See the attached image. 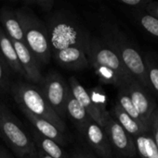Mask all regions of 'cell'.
<instances>
[{"label":"cell","mask_w":158,"mask_h":158,"mask_svg":"<svg viewBox=\"0 0 158 158\" xmlns=\"http://www.w3.org/2000/svg\"><path fill=\"white\" fill-rule=\"evenodd\" d=\"M92 153L99 158H114V152L104 130L90 119L82 134Z\"/></svg>","instance_id":"30bf717a"},{"label":"cell","mask_w":158,"mask_h":158,"mask_svg":"<svg viewBox=\"0 0 158 158\" xmlns=\"http://www.w3.org/2000/svg\"><path fill=\"white\" fill-rule=\"evenodd\" d=\"M39 88L48 106L64 121L67 118L66 102L69 84L58 72L51 71L44 77Z\"/></svg>","instance_id":"52a82bcc"},{"label":"cell","mask_w":158,"mask_h":158,"mask_svg":"<svg viewBox=\"0 0 158 158\" xmlns=\"http://www.w3.org/2000/svg\"><path fill=\"white\" fill-rule=\"evenodd\" d=\"M0 135L19 158H38L36 146L10 110L0 103Z\"/></svg>","instance_id":"8992f818"},{"label":"cell","mask_w":158,"mask_h":158,"mask_svg":"<svg viewBox=\"0 0 158 158\" xmlns=\"http://www.w3.org/2000/svg\"><path fill=\"white\" fill-rule=\"evenodd\" d=\"M135 21L149 34L158 38V19L147 13L144 9H133Z\"/></svg>","instance_id":"7402d4cb"},{"label":"cell","mask_w":158,"mask_h":158,"mask_svg":"<svg viewBox=\"0 0 158 158\" xmlns=\"http://www.w3.org/2000/svg\"><path fill=\"white\" fill-rule=\"evenodd\" d=\"M133 140L138 157L158 158V148L152 138L150 131L133 137Z\"/></svg>","instance_id":"ffe728a7"},{"label":"cell","mask_w":158,"mask_h":158,"mask_svg":"<svg viewBox=\"0 0 158 158\" xmlns=\"http://www.w3.org/2000/svg\"><path fill=\"white\" fill-rule=\"evenodd\" d=\"M112 112L114 114V118L116 119V121L122 126V128L132 137H136L139 135H142L145 132H149L150 131L146 129L144 126L140 124L138 121L133 119L131 117H129L121 107L120 106L115 103Z\"/></svg>","instance_id":"ac0fdd59"},{"label":"cell","mask_w":158,"mask_h":158,"mask_svg":"<svg viewBox=\"0 0 158 158\" xmlns=\"http://www.w3.org/2000/svg\"><path fill=\"white\" fill-rule=\"evenodd\" d=\"M66 112L67 116L71 118V119L75 124L78 131L83 134L87 124L91 119L87 114L86 110L82 107V106L77 102V100L72 94L71 90L69 89L67 94V102H66Z\"/></svg>","instance_id":"e0dca14e"},{"label":"cell","mask_w":158,"mask_h":158,"mask_svg":"<svg viewBox=\"0 0 158 158\" xmlns=\"http://www.w3.org/2000/svg\"><path fill=\"white\" fill-rule=\"evenodd\" d=\"M7 154H8V152L6 149H4L3 147L0 146V158H7Z\"/></svg>","instance_id":"d6a6232c"},{"label":"cell","mask_w":158,"mask_h":158,"mask_svg":"<svg viewBox=\"0 0 158 158\" xmlns=\"http://www.w3.org/2000/svg\"><path fill=\"white\" fill-rule=\"evenodd\" d=\"M36 151H37V156H38V158H51L50 156H48L47 155H46L43 151H41L39 148L36 147Z\"/></svg>","instance_id":"1f68e13d"},{"label":"cell","mask_w":158,"mask_h":158,"mask_svg":"<svg viewBox=\"0 0 158 158\" xmlns=\"http://www.w3.org/2000/svg\"><path fill=\"white\" fill-rule=\"evenodd\" d=\"M82 153L85 158H99L97 156H95L92 152H90L88 149H84L82 148Z\"/></svg>","instance_id":"4dcf8cb0"},{"label":"cell","mask_w":158,"mask_h":158,"mask_svg":"<svg viewBox=\"0 0 158 158\" xmlns=\"http://www.w3.org/2000/svg\"><path fill=\"white\" fill-rule=\"evenodd\" d=\"M7 158H13V157H12V156H11L9 155V154H7Z\"/></svg>","instance_id":"836d02e7"},{"label":"cell","mask_w":158,"mask_h":158,"mask_svg":"<svg viewBox=\"0 0 158 158\" xmlns=\"http://www.w3.org/2000/svg\"><path fill=\"white\" fill-rule=\"evenodd\" d=\"M70 158H85L82 153V148H79V147L74 148L71 154Z\"/></svg>","instance_id":"f546056e"},{"label":"cell","mask_w":158,"mask_h":158,"mask_svg":"<svg viewBox=\"0 0 158 158\" xmlns=\"http://www.w3.org/2000/svg\"><path fill=\"white\" fill-rule=\"evenodd\" d=\"M0 56L6 64L16 73L24 77L23 70L19 62V58L11 40L0 27Z\"/></svg>","instance_id":"2e32d148"},{"label":"cell","mask_w":158,"mask_h":158,"mask_svg":"<svg viewBox=\"0 0 158 158\" xmlns=\"http://www.w3.org/2000/svg\"><path fill=\"white\" fill-rule=\"evenodd\" d=\"M147 13L154 16L155 18L158 19V2L157 1H150L149 4L146 6L144 9Z\"/></svg>","instance_id":"f1b7e54d"},{"label":"cell","mask_w":158,"mask_h":158,"mask_svg":"<svg viewBox=\"0 0 158 158\" xmlns=\"http://www.w3.org/2000/svg\"><path fill=\"white\" fill-rule=\"evenodd\" d=\"M116 103L120 106V107L129 116L131 117L133 119H135L136 121H138L140 124H142V126H144L146 129H148L150 131V127L145 123V121L142 119V118L141 117V115L139 114V112L137 111V109L135 108L129 92L127 91L125 86H122L120 88H118V92H117V101Z\"/></svg>","instance_id":"44dd1931"},{"label":"cell","mask_w":158,"mask_h":158,"mask_svg":"<svg viewBox=\"0 0 158 158\" xmlns=\"http://www.w3.org/2000/svg\"><path fill=\"white\" fill-rule=\"evenodd\" d=\"M20 109L25 115L27 119L32 123L34 130L38 133H40L41 135H43L46 138L52 140L53 142H55L59 145H65L66 144V138H65L64 133H62L53 124H51L50 122H48V121H47L41 118H38V117L31 114L25 108L20 107Z\"/></svg>","instance_id":"5bb4252c"},{"label":"cell","mask_w":158,"mask_h":158,"mask_svg":"<svg viewBox=\"0 0 158 158\" xmlns=\"http://www.w3.org/2000/svg\"><path fill=\"white\" fill-rule=\"evenodd\" d=\"M86 56L101 82L117 89L135 80L117 53L102 37L90 36Z\"/></svg>","instance_id":"6da1fadb"},{"label":"cell","mask_w":158,"mask_h":158,"mask_svg":"<svg viewBox=\"0 0 158 158\" xmlns=\"http://www.w3.org/2000/svg\"><path fill=\"white\" fill-rule=\"evenodd\" d=\"M54 60L62 68L71 70H82L89 64L86 52L80 48H68L51 56Z\"/></svg>","instance_id":"4fadbf2b"},{"label":"cell","mask_w":158,"mask_h":158,"mask_svg":"<svg viewBox=\"0 0 158 158\" xmlns=\"http://www.w3.org/2000/svg\"><path fill=\"white\" fill-rule=\"evenodd\" d=\"M151 0H121L120 3L133 9H145Z\"/></svg>","instance_id":"83f0119b"},{"label":"cell","mask_w":158,"mask_h":158,"mask_svg":"<svg viewBox=\"0 0 158 158\" xmlns=\"http://www.w3.org/2000/svg\"><path fill=\"white\" fill-rule=\"evenodd\" d=\"M51 50V56L68 48H80L87 52L90 32L73 14L57 11L45 23Z\"/></svg>","instance_id":"7a4b0ae2"},{"label":"cell","mask_w":158,"mask_h":158,"mask_svg":"<svg viewBox=\"0 0 158 158\" xmlns=\"http://www.w3.org/2000/svg\"><path fill=\"white\" fill-rule=\"evenodd\" d=\"M122 158V157H121ZM130 158H140V157H138V156H135V157H130Z\"/></svg>","instance_id":"d590c367"},{"label":"cell","mask_w":158,"mask_h":158,"mask_svg":"<svg viewBox=\"0 0 158 158\" xmlns=\"http://www.w3.org/2000/svg\"><path fill=\"white\" fill-rule=\"evenodd\" d=\"M0 137H1V135H0Z\"/></svg>","instance_id":"8d00e7d4"},{"label":"cell","mask_w":158,"mask_h":158,"mask_svg":"<svg viewBox=\"0 0 158 158\" xmlns=\"http://www.w3.org/2000/svg\"><path fill=\"white\" fill-rule=\"evenodd\" d=\"M30 135L35 146L48 156L51 158H70V156L61 149V147L58 143L48 138L44 137L34 129H31Z\"/></svg>","instance_id":"d6986e66"},{"label":"cell","mask_w":158,"mask_h":158,"mask_svg":"<svg viewBox=\"0 0 158 158\" xmlns=\"http://www.w3.org/2000/svg\"><path fill=\"white\" fill-rule=\"evenodd\" d=\"M103 130L107 135L113 152L115 153L116 156L122 158L137 156L133 137L122 128L111 114H109L105 120Z\"/></svg>","instance_id":"ba28073f"},{"label":"cell","mask_w":158,"mask_h":158,"mask_svg":"<svg viewBox=\"0 0 158 158\" xmlns=\"http://www.w3.org/2000/svg\"><path fill=\"white\" fill-rule=\"evenodd\" d=\"M124 86L129 92L135 108L137 109L142 119L145 121V123L150 127L151 117L157 106L156 102L152 95V93L147 91L136 80L131 81Z\"/></svg>","instance_id":"9c48e42d"},{"label":"cell","mask_w":158,"mask_h":158,"mask_svg":"<svg viewBox=\"0 0 158 158\" xmlns=\"http://www.w3.org/2000/svg\"><path fill=\"white\" fill-rule=\"evenodd\" d=\"M23 4L26 6V7H29L31 6H35L44 10L49 11L53 8L55 1L54 0H26L23 2Z\"/></svg>","instance_id":"484cf974"},{"label":"cell","mask_w":158,"mask_h":158,"mask_svg":"<svg viewBox=\"0 0 158 158\" xmlns=\"http://www.w3.org/2000/svg\"><path fill=\"white\" fill-rule=\"evenodd\" d=\"M11 94L19 107L25 108L31 114L50 122L62 133H65V122L48 106L39 87L31 83L17 81L11 86Z\"/></svg>","instance_id":"277c9868"},{"label":"cell","mask_w":158,"mask_h":158,"mask_svg":"<svg viewBox=\"0 0 158 158\" xmlns=\"http://www.w3.org/2000/svg\"><path fill=\"white\" fill-rule=\"evenodd\" d=\"M0 21L2 25L1 28L11 41L25 44L22 27L16 11L8 8H2L0 10Z\"/></svg>","instance_id":"9a60e30c"},{"label":"cell","mask_w":158,"mask_h":158,"mask_svg":"<svg viewBox=\"0 0 158 158\" xmlns=\"http://www.w3.org/2000/svg\"><path fill=\"white\" fill-rule=\"evenodd\" d=\"M11 42L16 50L19 62L23 70L26 80L31 81L32 83L41 85L44 80V76L42 75L40 63L37 58L30 51V49L24 43L16 41Z\"/></svg>","instance_id":"8fae6325"},{"label":"cell","mask_w":158,"mask_h":158,"mask_svg":"<svg viewBox=\"0 0 158 158\" xmlns=\"http://www.w3.org/2000/svg\"><path fill=\"white\" fill-rule=\"evenodd\" d=\"M68 81H69L70 90H71L72 94L74 95V97L77 100V102L86 110L88 117L93 121H95L100 127H102L103 129L104 124H105V120H106V118H107V117H107H104L101 113L99 108L92 102L88 92L84 88V86H82L80 84V82L78 81V80L74 76L70 77Z\"/></svg>","instance_id":"7c38bea8"},{"label":"cell","mask_w":158,"mask_h":158,"mask_svg":"<svg viewBox=\"0 0 158 158\" xmlns=\"http://www.w3.org/2000/svg\"><path fill=\"white\" fill-rule=\"evenodd\" d=\"M143 60L151 92L158 96V59L153 53L148 52L145 54Z\"/></svg>","instance_id":"603a6c76"},{"label":"cell","mask_w":158,"mask_h":158,"mask_svg":"<svg viewBox=\"0 0 158 158\" xmlns=\"http://www.w3.org/2000/svg\"><path fill=\"white\" fill-rule=\"evenodd\" d=\"M88 94H89V96H90L92 102L99 108L101 113L104 117H107L110 113L106 109L107 98H106V94H104L102 89L100 88V87H96V88L92 89V91L90 93H88Z\"/></svg>","instance_id":"cb8c5ba5"},{"label":"cell","mask_w":158,"mask_h":158,"mask_svg":"<svg viewBox=\"0 0 158 158\" xmlns=\"http://www.w3.org/2000/svg\"><path fill=\"white\" fill-rule=\"evenodd\" d=\"M16 12L22 27L25 44L40 64H48L51 59V50L45 23L28 7L18 9Z\"/></svg>","instance_id":"5b68a950"},{"label":"cell","mask_w":158,"mask_h":158,"mask_svg":"<svg viewBox=\"0 0 158 158\" xmlns=\"http://www.w3.org/2000/svg\"><path fill=\"white\" fill-rule=\"evenodd\" d=\"M114 158H121V157H119V156H115Z\"/></svg>","instance_id":"e575fe53"},{"label":"cell","mask_w":158,"mask_h":158,"mask_svg":"<svg viewBox=\"0 0 158 158\" xmlns=\"http://www.w3.org/2000/svg\"><path fill=\"white\" fill-rule=\"evenodd\" d=\"M101 31L102 38L104 39L117 53L132 77L147 91L152 93L147 80L143 57L129 37L122 31H120L117 26L111 23H103Z\"/></svg>","instance_id":"3957f363"},{"label":"cell","mask_w":158,"mask_h":158,"mask_svg":"<svg viewBox=\"0 0 158 158\" xmlns=\"http://www.w3.org/2000/svg\"><path fill=\"white\" fill-rule=\"evenodd\" d=\"M8 66L0 56V94L5 93L9 85L8 80Z\"/></svg>","instance_id":"d4e9b609"},{"label":"cell","mask_w":158,"mask_h":158,"mask_svg":"<svg viewBox=\"0 0 158 158\" xmlns=\"http://www.w3.org/2000/svg\"><path fill=\"white\" fill-rule=\"evenodd\" d=\"M150 133L158 148V106L154 111L150 120Z\"/></svg>","instance_id":"4316f807"}]
</instances>
